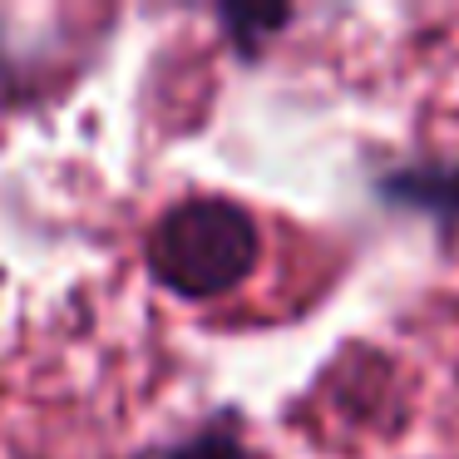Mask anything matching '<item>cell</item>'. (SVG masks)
<instances>
[{
	"label": "cell",
	"mask_w": 459,
	"mask_h": 459,
	"mask_svg": "<svg viewBox=\"0 0 459 459\" xmlns=\"http://www.w3.org/2000/svg\"><path fill=\"white\" fill-rule=\"evenodd\" d=\"M257 222L232 198H183L143 242L149 277L183 301H208L247 281L257 267Z\"/></svg>",
	"instance_id": "obj_1"
},
{
	"label": "cell",
	"mask_w": 459,
	"mask_h": 459,
	"mask_svg": "<svg viewBox=\"0 0 459 459\" xmlns=\"http://www.w3.org/2000/svg\"><path fill=\"white\" fill-rule=\"evenodd\" d=\"M380 198L435 212L445 228H459V169H400L380 183Z\"/></svg>",
	"instance_id": "obj_2"
},
{
	"label": "cell",
	"mask_w": 459,
	"mask_h": 459,
	"mask_svg": "<svg viewBox=\"0 0 459 459\" xmlns=\"http://www.w3.org/2000/svg\"><path fill=\"white\" fill-rule=\"evenodd\" d=\"M291 21V11H222V30H228V40L238 45L242 55L262 50V35L281 30V25Z\"/></svg>",
	"instance_id": "obj_3"
},
{
	"label": "cell",
	"mask_w": 459,
	"mask_h": 459,
	"mask_svg": "<svg viewBox=\"0 0 459 459\" xmlns=\"http://www.w3.org/2000/svg\"><path fill=\"white\" fill-rule=\"evenodd\" d=\"M169 459H252V455L228 425H208L198 435H188L178 449H169Z\"/></svg>",
	"instance_id": "obj_4"
}]
</instances>
